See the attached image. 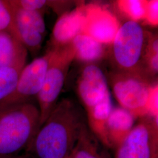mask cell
<instances>
[{
  "label": "cell",
  "mask_w": 158,
  "mask_h": 158,
  "mask_svg": "<svg viewBox=\"0 0 158 158\" xmlns=\"http://www.w3.org/2000/svg\"><path fill=\"white\" fill-rule=\"evenodd\" d=\"M85 125L79 108L63 98L57 102L31 146L39 158H66Z\"/></svg>",
  "instance_id": "cell-1"
},
{
  "label": "cell",
  "mask_w": 158,
  "mask_h": 158,
  "mask_svg": "<svg viewBox=\"0 0 158 158\" xmlns=\"http://www.w3.org/2000/svg\"><path fill=\"white\" fill-rule=\"evenodd\" d=\"M40 128L39 108L31 102L0 109V158L31 145Z\"/></svg>",
  "instance_id": "cell-2"
},
{
  "label": "cell",
  "mask_w": 158,
  "mask_h": 158,
  "mask_svg": "<svg viewBox=\"0 0 158 158\" xmlns=\"http://www.w3.org/2000/svg\"><path fill=\"white\" fill-rule=\"evenodd\" d=\"M50 50L51 55L45 77L37 96L40 113V128L56 106L68 71L74 60V52L71 44Z\"/></svg>",
  "instance_id": "cell-3"
},
{
  "label": "cell",
  "mask_w": 158,
  "mask_h": 158,
  "mask_svg": "<svg viewBox=\"0 0 158 158\" xmlns=\"http://www.w3.org/2000/svg\"><path fill=\"white\" fill-rule=\"evenodd\" d=\"M146 33L139 23L129 21L120 26L112 45L114 62L119 72L141 74Z\"/></svg>",
  "instance_id": "cell-4"
},
{
  "label": "cell",
  "mask_w": 158,
  "mask_h": 158,
  "mask_svg": "<svg viewBox=\"0 0 158 158\" xmlns=\"http://www.w3.org/2000/svg\"><path fill=\"white\" fill-rule=\"evenodd\" d=\"M110 83L121 107L135 118L148 115V102L153 85L142 74L117 71L110 75Z\"/></svg>",
  "instance_id": "cell-5"
},
{
  "label": "cell",
  "mask_w": 158,
  "mask_h": 158,
  "mask_svg": "<svg viewBox=\"0 0 158 158\" xmlns=\"http://www.w3.org/2000/svg\"><path fill=\"white\" fill-rule=\"evenodd\" d=\"M142 118L115 148L114 158L158 157V123L149 116Z\"/></svg>",
  "instance_id": "cell-6"
},
{
  "label": "cell",
  "mask_w": 158,
  "mask_h": 158,
  "mask_svg": "<svg viewBox=\"0 0 158 158\" xmlns=\"http://www.w3.org/2000/svg\"><path fill=\"white\" fill-rule=\"evenodd\" d=\"M51 55L49 49L45 55L24 67L14 90L0 102V109L29 102L34 97H37L45 80Z\"/></svg>",
  "instance_id": "cell-7"
},
{
  "label": "cell",
  "mask_w": 158,
  "mask_h": 158,
  "mask_svg": "<svg viewBox=\"0 0 158 158\" xmlns=\"http://www.w3.org/2000/svg\"><path fill=\"white\" fill-rule=\"evenodd\" d=\"M119 27L117 18L107 9L95 4L85 6L82 33L103 45H111Z\"/></svg>",
  "instance_id": "cell-8"
},
{
  "label": "cell",
  "mask_w": 158,
  "mask_h": 158,
  "mask_svg": "<svg viewBox=\"0 0 158 158\" xmlns=\"http://www.w3.org/2000/svg\"><path fill=\"white\" fill-rule=\"evenodd\" d=\"M77 94L85 111L110 94L107 80L100 68L94 64L85 65L77 80Z\"/></svg>",
  "instance_id": "cell-9"
},
{
  "label": "cell",
  "mask_w": 158,
  "mask_h": 158,
  "mask_svg": "<svg viewBox=\"0 0 158 158\" xmlns=\"http://www.w3.org/2000/svg\"><path fill=\"white\" fill-rule=\"evenodd\" d=\"M85 6H79L71 11L63 14L58 18L52 31L51 49L68 45L77 35L82 33L85 22Z\"/></svg>",
  "instance_id": "cell-10"
},
{
  "label": "cell",
  "mask_w": 158,
  "mask_h": 158,
  "mask_svg": "<svg viewBox=\"0 0 158 158\" xmlns=\"http://www.w3.org/2000/svg\"><path fill=\"white\" fill-rule=\"evenodd\" d=\"M135 119L124 108H113L106 125V147H118L134 127Z\"/></svg>",
  "instance_id": "cell-11"
},
{
  "label": "cell",
  "mask_w": 158,
  "mask_h": 158,
  "mask_svg": "<svg viewBox=\"0 0 158 158\" xmlns=\"http://www.w3.org/2000/svg\"><path fill=\"white\" fill-rule=\"evenodd\" d=\"M28 51L12 34L0 32V68L22 70L26 66Z\"/></svg>",
  "instance_id": "cell-12"
},
{
  "label": "cell",
  "mask_w": 158,
  "mask_h": 158,
  "mask_svg": "<svg viewBox=\"0 0 158 158\" xmlns=\"http://www.w3.org/2000/svg\"><path fill=\"white\" fill-rule=\"evenodd\" d=\"M74 52V59L93 64L104 56V45L84 33L77 35L70 43Z\"/></svg>",
  "instance_id": "cell-13"
},
{
  "label": "cell",
  "mask_w": 158,
  "mask_h": 158,
  "mask_svg": "<svg viewBox=\"0 0 158 158\" xmlns=\"http://www.w3.org/2000/svg\"><path fill=\"white\" fill-rule=\"evenodd\" d=\"M113 108L111 95L109 94L99 104L86 111L91 132L105 146L106 125Z\"/></svg>",
  "instance_id": "cell-14"
},
{
  "label": "cell",
  "mask_w": 158,
  "mask_h": 158,
  "mask_svg": "<svg viewBox=\"0 0 158 158\" xmlns=\"http://www.w3.org/2000/svg\"><path fill=\"white\" fill-rule=\"evenodd\" d=\"M96 138L85 125L69 155L70 158H107L100 150Z\"/></svg>",
  "instance_id": "cell-15"
},
{
  "label": "cell",
  "mask_w": 158,
  "mask_h": 158,
  "mask_svg": "<svg viewBox=\"0 0 158 158\" xmlns=\"http://www.w3.org/2000/svg\"><path fill=\"white\" fill-rule=\"evenodd\" d=\"M15 21L19 40L27 51H30L31 53H35L40 51L44 36L27 23L15 18Z\"/></svg>",
  "instance_id": "cell-16"
},
{
  "label": "cell",
  "mask_w": 158,
  "mask_h": 158,
  "mask_svg": "<svg viewBox=\"0 0 158 158\" xmlns=\"http://www.w3.org/2000/svg\"><path fill=\"white\" fill-rule=\"evenodd\" d=\"M11 6L14 18L18 20L32 26L44 36L46 33V25L42 11H28L21 9L14 6L8 0Z\"/></svg>",
  "instance_id": "cell-17"
},
{
  "label": "cell",
  "mask_w": 158,
  "mask_h": 158,
  "mask_svg": "<svg viewBox=\"0 0 158 158\" xmlns=\"http://www.w3.org/2000/svg\"><path fill=\"white\" fill-rule=\"evenodd\" d=\"M147 1L121 0L117 1L119 10L130 21L137 22L144 19Z\"/></svg>",
  "instance_id": "cell-18"
},
{
  "label": "cell",
  "mask_w": 158,
  "mask_h": 158,
  "mask_svg": "<svg viewBox=\"0 0 158 158\" xmlns=\"http://www.w3.org/2000/svg\"><path fill=\"white\" fill-rule=\"evenodd\" d=\"M0 32L10 33L20 40L11 6L8 0H0Z\"/></svg>",
  "instance_id": "cell-19"
},
{
  "label": "cell",
  "mask_w": 158,
  "mask_h": 158,
  "mask_svg": "<svg viewBox=\"0 0 158 158\" xmlns=\"http://www.w3.org/2000/svg\"><path fill=\"white\" fill-rule=\"evenodd\" d=\"M22 70L13 68H0V102L14 90Z\"/></svg>",
  "instance_id": "cell-20"
},
{
  "label": "cell",
  "mask_w": 158,
  "mask_h": 158,
  "mask_svg": "<svg viewBox=\"0 0 158 158\" xmlns=\"http://www.w3.org/2000/svg\"><path fill=\"white\" fill-rule=\"evenodd\" d=\"M12 3L17 7L28 11L42 10L48 6V1L44 0H10Z\"/></svg>",
  "instance_id": "cell-21"
},
{
  "label": "cell",
  "mask_w": 158,
  "mask_h": 158,
  "mask_svg": "<svg viewBox=\"0 0 158 158\" xmlns=\"http://www.w3.org/2000/svg\"><path fill=\"white\" fill-rule=\"evenodd\" d=\"M143 20L151 26H158V1H147L145 15Z\"/></svg>",
  "instance_id": "cell-22"
},
{
  "label": "cell",
  "mask_w": 158,
  "mask_h": 158,
  "mask_svg": "<svg viewBox=\"0 0 158 158\" xmlns=\"http://www.w3.org/2000/svg\"><path fill=\"white\" fill-rule=\"evenodd\" d=\"M158 123V86L153 85L152 89L148 102V115Z\"/></svg>",
  "instance_id": "cell-23"
},
{
  "label": "cell",
  "mask_w": 158,
  "mask_h": 158,
  "mask_svg": "<svg viewBox=\"0 0 158 158\" xmlns=\"http://www.w3.org/2000/svg\"><path fill=\"white\" fill-rule=\"evenodd\" d=\"M143 57L150 73L154 75L158 73V53H145Z\"/></svg>",
  "instance_id": "cell-24"
},
{
  "label": "cell",
  "mask_w": 158,
  "mask_h": 158,
  "mask_svg": "<svg viewBox=\"0 0 158 158\" xmlns=\"http://www.w3.org/2000/svg\"><path fill=\"white\" fill-rule=\"evenodd\" d=\"M0 158H23L21 157H15L14 156H6V157H1Z\"/></svg>",
  "instance_id": "cell-25"
},
{
  "label": "cell",
  "mask_w": 158,
  "mask_h": 158,
  "mask_svg": "<svg viewBox=\"0 0 158 158\" xmlns=\"http://www.w3.org/2000/svg\"><path fill=\"white\" fill-rule=\"evenodd\" d=\"M66 158H70V157H69V156H68L66 157Z\"/></svg>",
  "instance_id": "cell-26"
},
{
  "label": "cell",
  "mask_w": 158,
  "mask_h": 158,
  "mask_svg": "<svg viewBox=\"0 0 158 158\" xmlns=\"http://www.w3.org/2000/svg\"><path fill=\"white\" fill-rule=\"evenodd\" d=\"M156 158H158V157H156Z\"/></svg>",
  "instance_id": "cell-27"
}]
</instances>
